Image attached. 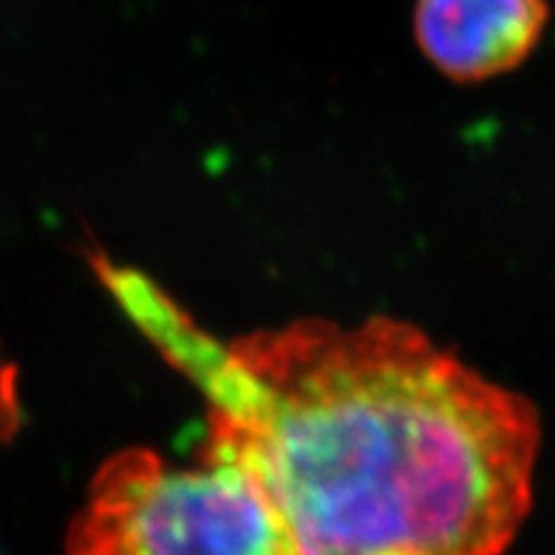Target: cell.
Listing matches in <instances>:
<instances>
[{
    "instance_id": "7a4b0ae2",
    "label": "cell",
    "mask_w": 555,
    "mask_h": 555,
    "mask_svg": "<svg viewBox=\"0 0 555 555\" xmlns=\"http://www.w3.org/2000/svg\"><path fill=\"white\" fill-rule=\"evenodd\" d=\"M67 555H294L281 512L245 463L206 448L196 468L147 450L95 476Z\"/></svg>"
},
{
    "instance_id": "6da1fadb",
    "label": "cell",
    "mask_w": 555,
    "mask_h": 555,
    "mask_svg": "<svg viewBox=\"0 0 555 555\" xmlns=\"http://www.w3.org/2000/svg\"><path fill=\"white\" fill-rule=\"evenodd\" d=\"M131 322L211 401L208 446L253 470L294 555H502L532 504L535 406L393 319L219 343L99 255Z\"/></svg>"
},
{
    "instance_id": "3957f363",
    "label": "cell",
    "mask_w": 555,
    "mask_h": 555,
    "mask_svg": "<svg viewBox=\"0 0 555 555\" xmlns=\"http://www.w3.org/2000/svg\"><path fill=\"white\" fill-rule=\"evenodd\" d=\"M547 16V0H416L414 37L446 78L483 82L530 57Z\"/></svg>"
}]
</instances>
